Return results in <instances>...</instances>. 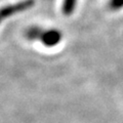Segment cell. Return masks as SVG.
<instances>
[{"label": "cell", "mask_w": 123, "mask_h": 123, "mask_svg": "<svg viewBox=\"0 0 123 123\" xmlns=\"http://www.w3.org/2000/svg\"><path fill=\"white\" fill-rule=\"evenodd\" d=\"M25 36L27 39L39 41L46 47H53L61 42L63 35L60 30L56 29H43L39 27H30L26 31Z\"/></svg>", "instance_id": "6da1fadb"}, {"label": "cell", "mask_w": 123, "mask_h": 123, "mask_svg": "<svg viewBox=\"0 0 123 123\" xmlns=\"http://www.w3.org/2000/svg\"><path fill=\"white\" fill-rule=\"evenodd\" d=\"M34 3H35L34 0H23V1H20L18 3H12V4L2 6L0 8V24L6 18H10L11 15L31 8L34 5Z\"/></svg>", "instance_id": "7a4b0ae2"}, {"label": "cell", "mask_w": 123, "mask_h": 123, "mask_svg": "<svg viewBox=\"0 0 123 123\" xmlns=\"http://www.w3.org/2000/svg\"><path fill=\"white\" fill-rule=\"evenodd\" d=\"M78 0H63L62 3V11L65 15H70L74 12Z\"/></svg>", "instance_id": "3957f363"}, {"label": "cell", "mask_w": 123, "mask_h": 123, "mask_svg": "<svg viewBox=\"0 0 123 123\" xmlns=\"http://www.w3.org/2000/svg\"><path fill=\"white\" fill-rule=\"evenodd\" d=\"M109 8L113 11H117L123 8V0H109Z\"/></svg>", "instance_id": "277c9868"}]
</instances>
